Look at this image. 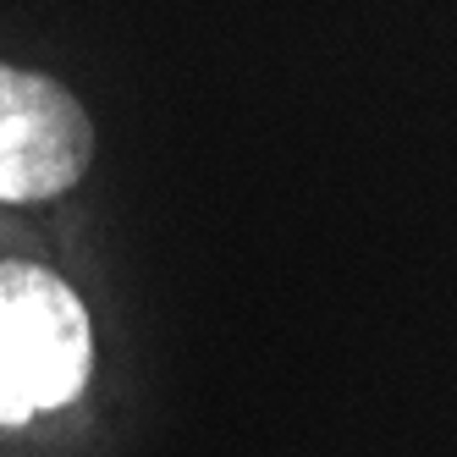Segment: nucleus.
Here are the masks:
<instances>
[{
  "label": "nucleus",
  "instance_id": "f257e3e1",
  "mask_svg": "<svg viewBox=\"0 0 457 457\" xmlns=\"http://www.w3.org/2000/svg\"><path fill=\"white\" fill-rule=\"evenodd\" d=\"M94 337L78 292L45 265H0V424L67 408L88 386Z\"/></svg>",
  "mask_w": 457,
  "mask_h": 457
},
{
  "label": "nucleus",
  "instance_id": "f03ea898",
  "mask_svg": "<svg viewBox=\"0 0 457 457\" xmlns=\"http://www.w3.org/2000/svg\"><path fill=\"white\" fill-rule=\"evenodd\" d=\"M94 160L88 111L45 72L0 67V204L61 199Z\"/></svg>",
  "mask_w": 457,
  "mask_h": 457
}]
</instances>
